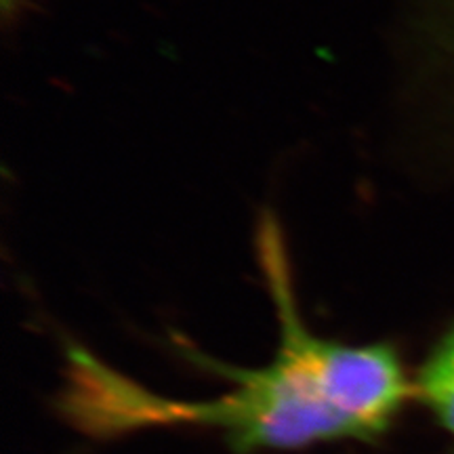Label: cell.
Masks as SVG:
<instances>
[{
	"label": "cell",
	"instance_id": "cell-2",
	"mask_svg": "<svg viewBox=\"0 0 454 454\" xmlns=\"http://www.w3.org/2000/svg\"><path fill=\"white\" fill-rule=\"evenodd\" d=\"M414 389L417 402L427 408L434 421L454 435V325L414 372Z\"/></svg>",
	"mask_w": 454,
	"mask_h": 454
},
{
	"label": "cell",
	"instance_id": "cell-1",
	"mask_svg": "<svg viewBox=\"0 0 454 454\" xmlns=\"http://www.w3.org/2000/svg\"><path fill=\"white\" fill-rule=\"evenodd\" d=\"M257 253L274 303L278 343L265 364L242 368L181 348L196 366L225 381L217 394L177 397L150 389L74 339L53 408L89 440L141 431L200 429L231 454L297 452L334 442L385 438L411 402L414 374L391 343H345L314 333L299 309L282 227L261 219Z\"/></svg>",
	"mask_w": 454,
	"mask_h": 454
}]
</instances>
